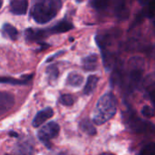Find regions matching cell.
<instances>
[{
	"label": "cell",
	"instance_id": "obj_1",
	"mask_svg": "<svg viewBox=\"0 0 155 155\" xmlns=\"http://www.w3.org/2000/svg\"><path fill=\"white\" fill-rule=\"evenodd\" d=\"M117 109V103L114 95L111 93L103 95L96 104L93 114V122L95 124L101 125L112 119Z\"/></svg>",
	"mask_w": 155,
	"mask_h": 155
},
{
	"label": "cell",
	"instance_id": "obj_2",
	"mask_svg": "<svg viewBox=\"0 0 155 155\" xmlns=\"http://www.w3.org/2000/svg\"><path fill=\"white\" fill-rule=\"evenodd\" d=\"M61 7V0H40L33 5L31 15L38 24H45L55 17Z\"/></svg>",
	"mask_w": 155,
	"mask_h": 155
},
{
	"label": "cell",
	"instance_id": "obj_3",
	"mask_svg": "<svg viewBox=\"0 0 155 155\" xmlns=\"http://www.w3.org/2000/svg\"><path fill=\"white\" fill-rule=\"evenodd\" d=\"M127 124L133 131L135 133H144V132H155V126L148 122L142 121L138 116L135 114H133L131 116H128Z\"/></svg>",
	"mask_w": 155,
	"mask_h": 155
},
{
	"label": "cell",
	"instance_id": "obj_4",
	"mask_svg": "<svg viewBox=\"0 0 155 155\" xmlns=\"http://www.w3.org/2000/svg\"><path fill=\"white\" fill-rule=\"evenodd\" d=\"M59 132H60L59 125L54 122H51V123H48L45 125H44L39 130L38 138L40 139V141L46 143L50 140L55 138L59 134Z\"/></svg>",
	"mask_w": 155,
	"mask_h": 155
},
{
	"label": "cell",
	"instance_id": "obj_5",
	"mask_svg": "<svg viewBox=\"0 0 155 155\" xmlns=\"http://www.w3.org/2000/svg\"><path fill=\"white\" fill-rule=\"evenodd\" d=\"M15 104V97L8 93H0V115L7 113Z\"/></svg>",
	"mask_w": 155,
	"mask_h": 155
},
{
	"label": "cell",
	"instance_id": "obj_6",
	"mask_svg": "<svg viewBox=\"0 0 155 155\" xmlns=\"http://www.w3.org/2000/svg\"><path fill=\"white\" fill-rule=\"evenodd\" d=\"M54 115V111L52 108L47 107L44 110H41L34 118L33 120V126L34 127H39L42 125L46 120L51 118Z\"/></svg>",
	"mask_w": 155,
	"mask_h": 155
},
{
	"label": "cell",
	"instance_id": "obj_7",
	"mask_svg": "<svg viewBox=\"0 0 155 155\" xmlns=\"http://www.w3.org/2000/svg\"><path fill=\"white\" fill-rule=\"evenodd\" d=\"M28 8L27 0H12L10 3V11L14 15H25Z\"/></svg>",
	"mask_w": 155,
	"mask_h": 155
},
{
	"label": "cell",
	"instance_id": "obj_8",
	"mask_svg": "<svg viewBox=\"0 0 155 155\" xmlns=\"http://www.w3.org/2000/svg\"><path fill=\"white\" fill-rule=\"evenodd\" d=\"M48 35V30H34L30 28L25 31V38L30 42L43 40L44 38L47 37Z\"/></svg>",
	"mask_w": 155,
	"mask_h": 155
},
{
	"label": "cell",
	"instance_id": "obj_9",
	"mask_svg": "<svg viewBox=\"0 0 155 155\" xmlns=\"http://www.w3.org/2000/svg\"><path fill=\"white\" fill-rule=\"evenodd\" d=\"M73 25L68 22V21H65V20H63L61 21L59 24L55 25L54 26L47 29L48 30V33L53 35V34H59V33H64V32H67L69 30H71L73 28Z\"/></svg>",
	"mask_w": 155,
	"mask_h": 155
},
{
	"label": "cell",
	"instance_id": "obj_10",
	"mask_svg": "<svg viewBox=\"0 0 155 155\" xmlns=\"http://www.w3.org/2000/svg\"><path fill=\"white\" fill-rule=\"evenodd\" d=\"M98 66V57L96 54H91L83 60V67L86 71H94Z\"/></svg>",
	"mask_w": 155,
	"mask_h": 155
},
{
	"label": "cell",
	"instance_id": "obj_11",
	"mask_svg": "<svg viewBox=\"0 0 155 155\" xmlns=\"http://www.w3.org/2000/svg\"><path fill=\"white\" fill-rule=\"evenodd\" d=\"M98 81H99V78L96 75H90L88 77L87 82H86V84L84 86V94H86V95H89V94H93L94 91L95 90L96 86H97Z\"/></svg>",
	"mask_w": 155,
	"mask_h": 155
},
{
	"label": "cell",
	"instance_id": "obj_12",
	"mask_svg": "<svg viewBox=\"0 0 155 155\" xmlns=\"http://www.w3.org/2000/svg\"><path fill=\"white\" fill-rule=\"evenodd\" d=\"M115 15L120 20H125L129 16V9L124 2H119L115 7Z\"/></svg>",
	"mask_w": 155,
	"mask_h": 155
},
{
	"label": "cell",
	"instance_id": "obj_13",
	"mask_svg": "<svg viewBox=\"0 0 155 155\" xmlns=\"http://www.w3.org/2000/svg\"><path fill=\"white\" fill-rule=\"evenodd\" d=\"M2 31L5 35H6L12 40H16L18 37V31L15 26H13L10 24H5L2 28Z\"/></svg>",
	"mask_w": 155,
	"mask_h": 155
},
{
	"label": "cell",
	"instance_id": "obj_14",
	"mask_svg": "<svg viewBox=\"0 0 155 155\" xmlns=\"http://www.w3.org/2000/svg\"><path fill=\"white\" fill-rule=\"evenodd\" d=\"M84 82V77L76 73H72L68 75L67 78V84L73 87H79Z\"/></svg>",
	"mask_w": 155,
	"mask_h": 155
},
{
	"label": "cell",
	"instance_id": "obj_15",
	"mask_svg": "<svg viewBox=\"0 0 155 155\" xmlns=\"http://www.w3.org/2000/svg\"><path fill=\"white\" fill-rule=\"evenodd\" d=\"M80 128L82 129L83 132H84L89 135H94L96 134V129L94 127L93 124L88 119H84L80 123Z\"/></svg>",
	"mask_w": 155,
	"mask_h": 155
},
{
	"label": "cell",
	"instance_id": "obj_16",
	"mask_svg": "<svg viewBox=\"0 0 155 155\" xmlns=\"http://www.w3.org/2000/svg\"><path fill=\"white\" fill-rule=\"evenodd\" d=\"M110 0H91V5L97 10H104L109 5Z\"/></svg>",
	"mask_w": 155,
	"mask_h": 155
},
{
	"label": "cell",
	"instance_id": "obj_17",
	"mask_svg": "<svg viewBox=\"0 0 155 155\" xmlns=\"http://www.w3.org/2000/svg\"><path fill=\"white\" fill-rule=\"evenodd\" d=\"M16 149L15 155H32L33 149L28 144H21Z\"/></svg>",
	"mask_w": 155,
	"mask_h": 155
},
{
	"label": "cell",
	"instance_id": "obj_18",
	"mask_svg": "<svg viewBox=\"0 0 155 155\" xmlns=\"http://www.w3.org/2000/svg\"><path fill=\"white\" fill-rule=\"evenodd\" d=\"M144 15H146L149 18H153L155 15V0H151L147 4V7L144 10L143 13Z\"/></svg>",
	"mask_w": 155,
	"mask_h": 155
},
{
	"label": "cell",
	"instance_id": "obj_19",
	"mask_svg": "<svg viewBox=\"0 0 155 155\" xmlns=\"http://www.w3.org/2000/svg\"><path fill=\"white\" fill-rule=\"evenodd\" d=\"M29 79H26V80H17V79H14V78H11V77H0V83L11 84H25L28 82Z\"/></svg>",
	"mask_w": 155,
	"mask_h": 155
},
{
	"label": "cell",
	"instance_id": "obj_20",
	"mask_svg": "<svg viewBox=\"0 0 155 155\" xmlns=\"http://www.w3.org/2000/svg\"><path fill=\"white\" fill-rule=\"evenodd\" d=\"M140 155H155V143H149L147 145H145Z\"/></svg>",
	"mask_w": 155,
	"mask_h": 155
},
{
	"label": "cell",
	"instance_id": "obj_21",
	"mask_svg": "<svg viewBox=\"0 0 155 155\" xmlns=\"http://www.w3.org/2000/svg\"><path fill=\"white\" fill-rule=\"evenodd\" d=\"M60 103L66 106H71L74 103V99L71 94H63L60 97Z\"/></svg>",
	"mask_w": 155,
	"mask_h": 155
},
{
	"label": "cell",
	"instance_id": "obj_22",
	"mask_svg": "<svg viewBox=\"0 0 155 155\" xmlns=\"http://www.w3.org/2000/svg\"><path fill=\"white\" fill-rule=\"evenodd\" d=\"M47 74L49 76V79L55 80L58 76V69L54 65H51L47 68Z\"/></svg>",
	"mask_w": 155,
	"mask_h": 155
},
{
	"label": "cell",
	"instance_id": "obj_23",
	"mask_svg": "<svg viewBox=\"0 0 155 155\" xmlns=\"http://www.w3.org/2000/svg\"><path fill=\"white\" fill-rule=\"evenodd\" d=\"M142 114L146 118H152L154 116V111L149 105H144L142 109Z\"/></svg>",
	"mask_w": 155,
	"mask_h": 155
},
{
	"label": "cell",
	"instance_id": "obj_24",
	"mask_svg": "<svg viewBox=\"0 0 155 155\" xmlns=\"http://www.w3.org/2000/svg\"><path fill=\"white\" fill-rule=\"evenodd\" d=\"M141 5H147L151 0H138Z\"/></svg>",
	"mask_w": 155,
	"mask_h": 155
},
{
	"label": "cell",
	"instance_id": "obj_25",
	"mask_svg": "<svg viewBox=\"0 0 155 155\" xmlns=\"http://www.w3.org/2000/svg\"><path fill=\"white\" fill-rule=\"evenodd\" d=\"M100 155H114L113 154V153H102V154Z\"/></svg>",
	"mask_w": 155,
	"mask_h": 155
},
{
	"label": "cell",
	"instance_id": "obj_26",
	"mask_svg": "<svg viewBox=\"0 0 155 155\" xmlns=\"http://www.w3.org/2000/svg\"><path fill=\"white\" fill-rule=\"evenodd\" d=\"M2 5H3V0H0V8L2 6Z\"/></svg>",
	"mask_w": 155,
	"mask_h": 155
},
{
	"label": "cell",
	"instance_id": "obj_27",
	"mask_svg": "<svg viewBox=\"0 0 155 155\" xmlns=\"http://www.w3.org/2000/svg\"><path fill=\"white\" fill-rule=\"evenodd\" d=\"M56 155H67V154H64V153H59V154H56Z\"/></svg>",
	"mask_w": 155,
	"mask_h": 155
}]
</instances>
